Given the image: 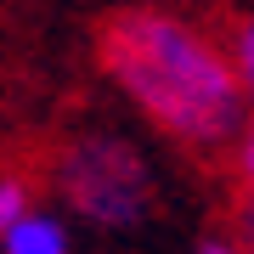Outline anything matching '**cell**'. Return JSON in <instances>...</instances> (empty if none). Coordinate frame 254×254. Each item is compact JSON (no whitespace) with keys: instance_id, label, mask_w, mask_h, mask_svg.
Wrapping results in <instances>:
<instances>
[{"instance_id":"6","label":"cell","mask_w":254,"mask_h":254,"mask_svg":"<svg viewBox=\"0 0 254 254\" xmlns=\"http://www.w3.org/2000/svg\"><path fill=\"white\" fill-rule=\"evenodd\" d=\"M232 181H237V198L254 203V119L243 125V136L232 141Z\"/></svg>"},{"instance_id":"8","label":"cell","mask_w":254,"mask_h":254,"mask_svg":"<svg viewBox=\"0 0 254 254\" xmlns=\"http://www.w3.org/2000/svg\"><path fill=\"white\" fill-rule=\"evenodd\" d=\"M232 237L254 254V203H237V226H232Z\"/></svg>"},{"instance_id":"7","label":"cell","mask_w":254,"mask_h":254,"mask_svg":"<svg viewBox=\"0 0 254 254\" xmlns=\"http://www.w3.org/2000/svg\"><path fill=\"white\" fill-rule=\"evenodd\" d=\"M192 254H249V249L237 243L232 232H209V237H198V243H192Z\"/></svg>"},{"instance_id":"1","label":"cell","mask_w":254,"mask_h":254,"mask_svg":"<svg viewBox=\"0 0 254 254\" xmlns=\"http://www.w3.org/2000/svg\"><path fill=\"white\" fill-rule=\"evenodd\" d=\"M96 68L147 130L181 153H232L254 119L232 40L187 6L130 0L96 23Z\"/></svg>"},{"instance_id":"3","label":"cell","mask_w":254,"mask_h":254,"mask_svg":"<svg viewBox=\"0 0 254 254\" xmlns=\"http://www.w3.org/2000/svg\"><path fill=\"white\" fill-rule=\"evenodd\" d=\"M0 254H73V220L63 209L34 203L17 226L0 237Z\"/></svg>"},{"instance_id":"9","label":"cell","mask_w":254,"mask_h":254,"mask_svg":"<svg viewBox=\"0 0 254 254\" xmlns=\"http://www.w3.org/2000/svg\"><path fill=\"white\" fill-rule=\"evenodd\" d=\"M164 6H187V0H164Z\"/></svg>"},{"instance_id":"2","label":"cell","mask_w":254,"mask_h":254,"mask_svg":"<svg viewBox=\"0 0 254 254\" xmlns=\"http://www.w3.org/2000/svg\"><path fill=\"white\" fill-rule=\"evenodd\" d=\"M46 181H51L57 209L73 226L102 232V237H136L158 215V198H164L147 147L108 125L68 130L51 147Z\"/></svg>"},{"instance_id":"5","label":"cell","mask_w":254,"mask_h":254,"mask_svg":"<svg viewBox=\"0 0 254 254\" xmlns=\"http://www.w3.org/2000/svg\"><path fill=\"white\" fill-rule=\"evenodd\" d=\"M226 40H232L237 73H243V91H249V108H254V11H243V17L226 28Z\"/></svg>"},{"instance_id":"4","label":"cell","mask_w":254,"mask_h":254,"mask_svg":"<svg viewBox=\"0 0 254 254\" xmlns=\"http://www.w3.org/2000/svg\"><path fill=\"white\" fill-rule=\"evenodd\" d=\"M34 209V181H23V170H0V237Z\"/></svg>"}]
</instances>
